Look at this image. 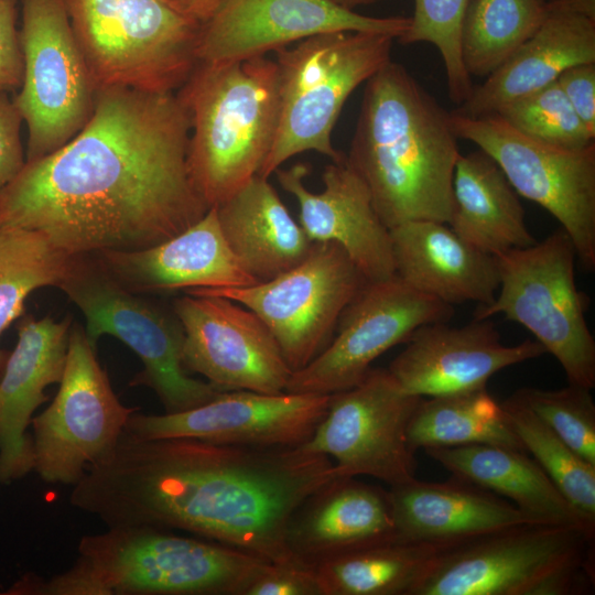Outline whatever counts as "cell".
Returning <instances> with one entry per match:
<instances>
[{"mask_svg":"<svg viewBox=\"0 0 595 595\" xmlns=\"http://www.w3.org/2000/svg\"><path fill=\"white\" fill-rule=\"evenodd\" d=\"M190 134L176 93L99 89L87 125L0 191V226L72 256L161 244L209 209L188 175Z\"/></svg>","mask_w":595,"mask_h":595,"instance_id":"obj_1","label":"cell"},{"mask_svg":"<svg viewBox=\"0 0 595 595\" xmlns=\"http://www.w3.org/2000/svg\"><path fill=\"white\" fill-rule=\"evenodd\" d=\"M336 477L329 457L301 446L139 439L125 430L73 486L69 504L107 528L182 530L283 563L299 560L285 541L292 513Z\"/></svg>","mask_w":595,"mask_h":595,"instance_id":"obj_2","label":"cell"},{"mask_svg":"<svg viewBox=\"0 0 595 595\" xmlns=\"http://www.w3.org/2000/svg\"><path fill=\"white\" fill-rule=\"evenodd\" d=\"M457 141L450 112L390 61L366 82L346 160L389 229L421 219L448 224Z\"/></svg>","mask_w":595,"mask_h":595,"instance_id":"obj_3","label":"cell"},{"mask_svg":"<svg viewBox=\"0 0 595 595\" xmlns=\"http://www.w3.org/2000/svg\"><path fill=\"white\" fill-rule=\"evenodd\" d=\"M267 561L245 551L149 526L110 527L80 538L64 572L20 591L45 595H242Z\"/></svg>","mask_w":595,"mask_h":595,"instance_id":"obj_4","label":"cell"},{"mask_svg":"<svg viewBox=\"0 0 595 595\" xmlns=\"http://www.w3.org/2000/svg\"><path fill=\"white\" fill-rule=\"evenodd\" d=\"M191 120L187 171L196 192L217 207L264 163L279 123L275 61L198 62L176 91Z\"/></svg>","mask_w":595,"mask_h":595,"instance_id":"obj_5","label":"cell"},{"mask_svg":"<svg viewBox=\"0 0 595 595\" xmlns=\"http://www.w3.org/2000/svg\"><path fill=\"white\" fill-rule=\"evenodd\" d=\"M593 573L582 527L524 522L442 548L412 595H572Z\"/></svg>","mask_w":595,"mask_h":595,"instance_id":"obj_6","label":"cell"},{"mask_svg":"<svg viewBox=\"0 0 595 595\" xmlns=\"http://www.w3.org/2000/svg\"><path fill=\"white\" fill-rule=\"evenodd\" d=\"M396 39L370 32L336 31L275 51L279 123L259 174L269 178L286 160L315 151L337 162L345 154L332 132L347 98L391 61Z\"/></svg>","mask_w":595,"mask_h":595,"instance_id":"obj_7","label":"cell"},{"mask_svg":"<svg viewBox=\"0 0 595 595\" xmlns=\"http://www.w3.org/2000/svg\"><path fill=\"white\" fill-rule=\"evenodd\" d=\"M97 88L174 93L198 63L202 24L163 0H63Z\"/></svg>","mask_w":595,"mask_h":595,"instance_id":"obj_8","label":"cell"},{"mask_svg":"<svg viewBox=\"0 0 595 595\" xmlns=\"http://www.w3.org/2000/svg\"><path fill=\"white\" fill-rule=\"evenodd\" d=\"M497 258L499 288L474 318L501 314L524 326L560 363L569 383L595 387V339L588 328V296L575 279L576 251L560 229L542 241Z\"/></svg>","mask_w":595,"mask_h":595,"instance_id":"obj_9","label":"cell"},{"mask_svg":"<svg viewBox=\"0 0 595 595\" xmlns=\"http://www.w3.org/2000/svg\"><path fill=\"white\" fill-rule=\"evenodd\" d=\"M60 289L84 314L85 333L94 347L101 336L110 335L137 354L143 369L130 385L152 389L164 413L195 408L223 392L184 369V329L173 309L127 290L94 256H75Z\"/></svg>","mask_w":595,"mask_h":595,"instance_id":"obj_10","label":"cell"},{"mask_svg":"<svg viewBox=\"0 0 595 595\" xmlns=\"http://www.w3.org/2000/svg\"><path fill=\"white\" fill-rule=\"evenodd\" d=\"M24 72L13 101L28 127L25 162L46 156L90 120L97 88L63 0H22Z\"/></svg>","mask_w":595,"mask_h":595,"instance_id":"obj_11","label":"cell"},{"mask_svg":"<svg viewBox=\"0 0 595 595\" xmlns=\"http://www.w3.org/2000/svg\"><path fill=\"white\" fill-rule=\"evenodd\" d=\"M458 139L473 142L501 169L518 195L562 226L586 271L595 269V143L570 150L534 140L497 115L450 112Z\"/></svg>","mask_w":595,"mask_h":595,"instance_id":"obj_12","label":"cell"},{"mask_svg":"<svg viewBox=\"0 0 595 595\" xmlns=\"http://www.w3.org/2000/svg\"><path fill=\"white\" fill-rule=\"evenodd\" d=\"M60 388L47 408L32 418L34 470L46 483L74 486L109 455L139 408L126 407L77 323L69 331Z\"/></svg>","mask_w":595,"mask_h":595,"instance_id":"obj_13","label":"cell"},{"mask_svg":"<svg viewBox=\"0 0 595 595\" xmlns=\"http://www.w3.org/2000/svg\"><path fill=\"white\" fill-rule=\"evenodd\" d=\"M366 282L340 246L314 242L302 262L271 280L186 292L228 298L255 312L274 336L293 372L327 346L340 314Z\"/></svg>","mask_w":595,"mask_h":595,"instance_id":"obj_14","label":"cell"},{"mask_svg":"<svg viewBox=\"0 0 595 595\" xmlns=\"http://www.w3.org/2000/svg\"><path fill=\"white\" fill-rule=\"evenodd\" d=\"M421 398L403 391L388 369L371 368L354 387L329 394L324 418L300 446L334 458L338 477L407 483L416 469L407 429Z\"/></svg>","mask_w":595,"mask_h":595,"instance_id":"obj_15","label":"cell"},{"mask_svg":"<svg viewBox=\"0 0 595 595\" xmlns=\"http://www.w3.org/2000/svg\"><path fill=\"white\" fill-rule=\"evenodd\" d=\"M453 305L422 293L397 275L366 282L345 307L336 334L305 367L293 371L291 393L332 394L357 385L371 364L420 327L447 322Z\"/></svg>","mask_w":595,"mask_h":595,"instance_id":"obj_16","label":"cell"},{"mask_svg":"<svg viewBox=\"0 0 595 595\" xmlns=\"http://www.w3.org/2000/svg\"><path fill=\"white\" fill-rule=\"evenodd\" d=\"M184 329L183 366L220 391H285L292 370L264 322L228 298L186 292L173 302Z\"/></svg>","mask_w":595,"mask_h":595,"instance_id":"obj_17","label":"cell"},{"mask_svg":"<svg viewBox=\"0 0 595 595\" xmlns=\"http://www.w3.org/2000/svg\"><path fill=\"white\" fill-rule=\"evenodd\" d=\"M329 394L223 391L195 408L163 414L134 412L126 432L139 439L190 437L242 446H300L324 418Z\"/></svg>","mask_w":595,"mask_h":595,"instance_id":"obj_18","label":"cell"},{"mask_svg":"<svg viewBox=\"0 0 595 595\" xmlns=\"http://www.w3.org/2000/svg\"><path fill=\"white\" fill-rule=\"evenodd\" d=\"M410 18L368 17L334 0H219L201 26L198 62L263 56L310 36L336 31L370 32L400 39Z\"/></svg>","mask_w":595,"mask_h":595,"instance_id":"obj_19","label":"cell"},{"mask_svg":"<svg viewBox=\"0 0 595 595\" xmlns=\"http://www.w3.org/2000/svg\"><path fill=\"white\" fill-rule=\"evenodd\" d=\"M387 368L409 394L436 397L484 388L498 371L545 353L538 340L505 345L490 318L416 329Z\"/></svg>","mask_w":595,"mask_h":595,"instance_id":"obj_20","label":"cell"},{"mask_svg":"<svg viewBox=\"0 0 595 595\" xmlns=\"http://www.w3.org/2000/svg\"><path fill=\"white\" fill-rule=\"evenodd\" d=\"M309 166L298 163L275 170L282 188L299 204V224L313 242L340 246L367 282L394 275L390 229L378 216L365 182L346 155L326 165L324 188L313 193L305 184Z\"/></svg>","mask_w":595,"mask_h":595,"instance_id":"obj_21","label":"cell"},{"mask_svg":"<svg viewBox=\"0 0 595 595\" xmlns=\"http://www.w3.org/2000/svg\"><path fill=\"white\" fill-rule=\"evenodd\" d=\"M91 256L115 281L139 294L257 283L229 248L215 207L182 232L155 246Z\"/></svg>","mask_w":595,"mask_h":595,"instance_id":"obj_22","label":"cell"},{"mask_svg":"<svg viewBox=\"0 0 595 595\" xmlns=\"http://www.w3.org/2000/svg\"><path fill=\"white\" fill-rule=\"evenodd\" d=\"M584 63H595V0H549L536 32L454 111L473 118L495 115Z\"/></svg>","mask_w":595,"mask_h":595,"instance_id":"obj_23","label":"cell"},{"mask_svg":"<svg viewBox=\"0 0 595 595\" xmlns=\"http://www.w3.org/2000/svg\"><path fill=\"white\" fill-rule=\"evenodd\" d=\"M72 317L35 320L24 315L18 343L0 377V483L34 469L33 440L28 428L34 411L47 401L45 389L60 383L68 349Z\"/></svg>","mask_w":595,"mask_h":595,"instance_id":"obj_24","label":"cell"},{"mask_svg":"<svg viewBox=\"0 0 595 595\" xmlns=\"http://www.w3.org/2000/svg\"><path fill=\"white\" fill-rule=\"evenodd\" d=\"M394 275L454 305L491 303L499 288L497 258L473 247L446 223L411 220L390 229Z\"/></svg>","mask_w":595,"mask_h":595,"instance_id":"obj_25","label":"cell"},{"mask_svg":"<svg viewBox=\"0 0 595 595\" xmlns=\"http://www.w3.org/2000/svg\"><path fill=\"white\" fill-rule=\"evenodd\" d=\"M394 539L441 547L504 527L539 522L507 499L453 476L444 483L413 478L388 490Z\"/></svg>","mask_w":595,"mask_h":595,"instance_id":"obj_26","label":"cell"},{"mask_svg":"<svg viewBox=\"0 0 595 595\" xmlns=\"http://www.w3.org/2000/svg\"><path fill=\"white\" fill-rule=\"evenodd\" d=\"M394 539L388 490L355 477H336L292 513L285 541L299 560L327 558Z\"/></svg>","mask_w":595,"mask_h":595,"instance_id":"obj_27","label":"cell"},{"mask_svg":"<svg viewBox=\"0 0 595 595\" xmlns=\"http://www.w3.org/2000/svg\"><path fill=\"white\" fill-rule=\"evenodd\" d=\"M215 208L229 248L257 282L298 266L313 247L275 188L260 175Z\"/></svg>","mask_w":595,"mask_h":595,"instance_id":"obj_28","label":"cell"},{"mask_svg":"<svg viewBox=\"0 0 595 595\" xmlns=\"http://www.w3.org/2000/svg\"><path fill=\"white\" fill-rule=\"evenodd\" d=\"M453 201L448 226L478 250L498 257L536 242L519 195L498 164L480 149L459 154L453 174Z\"/></svg>","mask_w":595,"mask_h":595,"instance_id":"obj_29","label":"cell"},{"mask_svg":"<svg viewBox=\"0 0 595 595\" xmlns=\"http://www.w3.org/2000/svg\"><path fill=\"white\" fill-rule=\"evenodd\" d=\"M425 452L453 476L507 499L536 521L577 524L585 530L567 500L526 451L470 444Z\"/></svg>","mask_w":595,"mask_h":595,"instance_id":"obj_30","label":"cell"},{"mask_svg":"<svg viewBox=\"0 0 595 595\" xmlns=\"http://www.w3.org/2000/svg\"><path fill=\"white\" fill-rule=\"evenodd\" d=\"M442 548L391 539L312 566L322 595H412Z\"/></svg>","mask_w":595,"mask_h":595,"instance_id":"obj_31","label":"cell"},{"mask_svg":"<svg viewBox=\"0 0 595 595\" xmlns=\"http://www.w3.org/2000/svg\"><path fill=\"white\" fill-rule=\"evenodd\" d=\"M407 441L419 448L489 444L524 451L500 403L486 387L421 398L407 429Z\"/></svg>","mask_w":595,"mask_h":595,"instance_id":"obj_32","label":"cell"},{"mask_svg":"<svg viewBox=\"0 0 595 595\" xmlns=\"http://www.w3.org/2000/svg\"><path fill=\"white\" fill-rule=\"evenodd\" d=\"M543 0H469L462 26V60L468 75L486 78L539 28Z\"/></svg>","mask_w":595,"mask_h":595,"instance_id":"obj_33","label":"cell"},{"mask_svg":"<svg viewBox=\"0 0 595 595\" xmlns=\"http://www.w3.org/2000/svg\"><path fill=\"white\" fill-rule=\"evenodd\" d=\"M74 258L36 230L0 226V337L23 315L31 292L47 285L60 288ZM8 355L0 348V377Z\"/></svg>","mask_w":595,"mask_h":595,"instance_id":"obj_34","label":"cell"},{"mask_svg":"<svg viewBox=\"0 0 595 595\" xmlns=\"http://www.w3.org/2000/svg\"><path fill=\"white\" fill-rule=\"evenodd\" d=\"M500 404L524 451L567 500L585 530L595 536V465L574 452L515 393Z\"/></svg>","mask_w":595,"mask_h":595,"instance_id":"obj_35","label":"cell"},{"mask_svg":"<svg viewBox=\"0 0 595 595\" xmlns=\"http://www.w3.org/2000/svg\"><path fill=\"white\" fill-rule=\"evenodd\" d=\"M495 115L519 132L543 143L581 150L595 143L555 82L502 106Z\"/></svg>","mask_w":595,"mask_h":595,"instance_id":"obj_36","label":"cell"},{"mask_svg":"<svg viewBox=\"0 0 595 595\" xmlns=\"http://www.w3.org/2000/svg\"><path fill=\"white\" fill-rule=\"evenodd\" d=\"M469 0H414L410 26L401 44H433L444 64L450 99L462 105L473 90L472 77L462 60V26Z\"/></svg>","mask_w":595,"mask_h":595,"instance_id":"obj_37","label":"cell"},{"mask_svg":"<svg viewBox=\"0 0 595 595\" xmlns=\"http://www.w3.org/2000/svg\"><path fill=\"white\" fill-rule=\"evenodd\" d=\"M515 396L574 452L595 465V403L591 389L569 383L559 390L521 388Z\"/></svg>","mask_w":595,"mask_h":595,"instance_id":"obj_38","label":"cell"},{"mask_svg":"<svg viewBox=\"0 0 595 595\" xmlns=\"http://www.w3.org/2000/svg\"><path fill=\"white\" fill-rule=\"evenodd\" d=\"M242 595H322L311 564L301 560L266 562Z\"/></svg>","mask_w":595,"mask_h":595,"instance_id":"obj_39","label":"cell"},{"mask_svg":"<svg viewBox=\"0 0 595 595\" xmlns=\"http://www.w3.org/2000/svg\"><path fill=\"white\" fill-rule=\"evenodd\" d=\"M17 0H0V90L19 89L24 61L17 30Z\"/></svg>","mask_w":595,"mask_h":595,"instance_id":"obj_40","label":"cell"},{"mask_svg":"<svg viewBox=\"0 0 595 595\" xmlns=\"http://www.w3.org/2000/svg\"><path fill=\"white\" fill-rule=\"evenodd\" d=\"M23 121L13 99L0 90V191L12 182L25 165L20 130Z\"/></svg>","mask_w":595,"mask_h":595,"instance_id":"obj_41","label":"cell"},{"mask_svg":"<svg viewBox=\"0 0 595 595\" xmlns=\"http://www.w3.org/2000/svg\"><path fill=\"white\" fill-rule=\"evenodd\" d=\"M556 83L578 118L595 136V63L569 67L560 74Z\"/></svg>","mask_w":595,"mask_h":595,"instance_id":"obj_42","label":"cell"},{"mask_svg":"<svg viewBox=\"0 0 595 595\" xmlns=\"http://www.w3.org/2000/svg\"><path fill=\"white\" fill-rule=\"evenodd\" d=\"M181 14L203 24L213 14L219 0H163Z\"/></svg>","mask_w":595,"mask_h":595,"instance_id":"obj_43","label":"cell"},{"mask_svg":"<svg viewBox=\"0 0 595 595\" xmlns=\"http://www.w3.org/2000/svg\"><path fill=\"white\" fill-rule=\"evenodd\" d=\"M334 1L346 9L354 10L356 7L369 6L381 0H334Z\"/></svg>","mask_w":595,"mask_h":595,"instance_id":"obj_44","label":"cell"},{"mask_svg":"<svg viewBox=\"0 0 595 595\" xmlns=\"http://www.w3.org/2000/svg\"><path fill=\"white\" fill-rule=\"evenodd\" d=\"M543 1H545V2H547V1H549V0H543Z\"/></svg>","mask_w":595,"mask_h":595,"instance_id":"obj_45","label":"cell"}]
</instances>
